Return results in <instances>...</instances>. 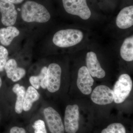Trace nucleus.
<instances>
[{
    "label": "nucleus",
    "mask_w": 133,
    "mask_h": 133,
    "mask_svg": "<svg viewBox=\"0 0 133 133\" xmlns=\"http://www.w3.org/2000/svg\"><path fill=\"white\" fill-rule=\"evenodd\" d=\"M8 52L4 46L0 45V72L3 71L6 63Z\"/></svg>",
    "instance_id": "aec40b11"
},
{
    "label": "nucleus",
    "mask_w": 133,
    "mask_h": 133,
    "mask_svg": "<svg viewBox=\"0 0 133 133\" xmlns=\"http://www.w3.org/2000/svg\"><path fill=\"white\" fill-rule=\"evenodd\" d=\"M132 86V81L129 75L126 74L121 75L114 87V102L118 104L124 102L130 94Z\"/></svg>",
    "instance_id": "7ed1b4c3"
},
{
    "label": "nucleus",
    "mask_w": 133,
    "mask_h": 133,
    "mask_svg": "<svg viewBox=\"0 0 133 133\" xmlns=\"http://www.w3.org/2000/svg\"><path fill=\"white\" fill-rule=\"evenodd\" d=\"M40 98V94L36 89L32 86L29 87L25 93L23 104V110L27 112L31 109L33 103Z\"/></svg>",
    "instance_id": "2eb2a0df"
},
{
    "label": "nucleus",
    "mask_w": 133,
    "mask_h": 133,
    "mask_svg": "<svg viewBox=\"0 0 133 133\" xmlns=\"http://www.w3.org/2000/svg\"><path fill=\"white\" fill-rule=\"evenodd\" d=\"M22 19L27 22L44 23L49 21L51 16L46 8L35 2L28 1L22 7Z\"/></svg>",
    "instance_id": "f257e3e1"
},
{
    "label": "nucleus",
    "mask_w": 133,
    "mask_h": 133,
    "mask_svg": "<svg viewBox=\"0 0 133 133\" xmlns=\"http://www.w3.org/2000/svg\"><path fill=\"white\" fill-rule=\"evenodd\" d=\"M101 133H126L125 128L122 124L114 123L110 124Z\"/></svg>",
    "instance_id": "6ab92c4d"
},
{
    "label": "nucleus",
    "mask_w": 133,
    "mask_h": 133,
    "mask_svg": "<svg viewBox=\"0 0 133 133\" xmlns=\"http://www.w3.org/2000/svg\"><path fill=\"white\" fill-rule=\"evenodd\" d=\"M83 32L76 29H68L59 30L55 33L52 42L56 46L62 48L74 46L83 40Z\"/></svg>",
    "instance_id": "f03ea898"
},
{
    "label": "nucleus",
    "mask_w": 133,
    "mask_h": 133,
    "mask_svg": "<svg viewBox=\"0 0 133 133\" xmlns=\"http://www.w3.org/2000/svg\"><path fill=\"white\" fill-rule=\"evenodd\" d=\"M14 92L17 95L15 111L17 114H20L23 111V104L26 90L24 86L16 84L12 88Z\"/></svg>",
    "instance_id": "a211bd4d"
},
{
    "label": "nucleus",
    "mask_w": 133,
    "mask_h": 133,
    "mask_svg": "<svg viewBox=\"0 0 133 133\" xmlns=\"http://www.w3.org/2000/svg\"><path fill=\"white\" fill-rule=\"evenodd\" d=\"M0 119H1V118H0Z\"/></svg>",
    "instance_id": "393cba45"
},
{
    "label": "nucleus",
    "mask_w": 133,
    "mask_h": 133,
    "mask_svg": "<svg viewBox=\"0 0 133 133\" xmlns=\"http://www.w3.org/2000/svg\"><path fill=\"white\" fill-rule=\"evenodd\" d=\"M62 69L56 63L51 64L48 68L47 89L54 93L59 90L61 85Z\"/></svg>",
    "instance_id": "0eeeda50"
},
{
    "label": "nucleus",
    "mask_w": 133,
    "mask_h": 133,
    "mask_svg": "<svg viewBox=\"0 0 133 133\" xmlns=\"http://www.w3.org/2000/svg\"><path fill=\"white\" fill-rule=\"evenodd\" d=\"M86 64L87 68L92 77L98 78L104 77L105 72L101 66L95 52L90 51L87 53Z\"/></svg>",
    "instance_id": "9b49d317"
},
{
    "label": "nucleus",
    "mask_w": 133,
    "mask_h": 133,
    "mask_svg": "<svg viewBox=\"0 0 133 133\" xmlns=\"http://www.w3.org/2000/svg\"><path fill=\"white\" fill-rule=\"evenodd\" d=\"M19 34L20 31L14 26L0 29V43L3 45L8 46Z\"/></svg>",
    "instance_id": "4468645a"
},
{
    "label": "nucleus",
    "mask_w": 133,
    "mask_h": 133,
    "mask_svg": "<svg viewBox=\"0 0 133 133\" xmlns=\"http://www.w3.org/2000/svg\"><path fill=\"white\" fill-rule=\"evenodd\" d=\"M122 58L127 62L133 60V36L126 38L122 45L120 49Z\"/></svg>",
    "instance_id": "f3484780"
},
{
    "label": "nucleus",
    "mask_w": 133,
    "mask_h": 133,
    "mask_svg": "<svg viewBox=\"0 0 133 133\" xmlns=\"http://www.w3.org/2000/svg\"><path fill=\"white\" fill-rule=\"evenodd\" d=\"M91 98L96 104H109L114 101L113 91L107 86L98 85L93 91Z\"/></svg>",
    "instance_id": "6e6552de"
},
{
    "label": "nucleus",
    "mask_w": 133,
    "mask_h": 133,
    "mask_svg": "<svg viewBox=\"0 0 133 133\" xmlns=\"http://www.w3.org/2000/svg\"><path fill=\"white\" fill-rule=\"evenodd\" d=\"M47 71L48 67L44 66L41 70L40 74L37 76L30 77L29 81L34 88L36 90L42 87L44 89L47 88Z\"/></svg>",
    "instance_id": "dca6fc26"
},
{
    "label": "nucleus",
    "mask_w": 133,
    "mask_h": 133,
    "mask_svg": "<svg viewBox=\"0 0 133 133\" xmlns=\"http://www.w3.org/2000/svg\"><path fill=\"white\" fill-rule=\"evenodd\" d=\"M1 22L4 26H13L16 22L17 12L14 3L6 0H0Z\"/></svg>",
    "instance_id": "1a4fd4ad"
},
{
    "label": "nucleus",
    "mask_w": 133,
    "mask_h": 133,
    "mask_svg": "<svg viewBox=\"0 0 133 133\" xmlns=\"http://www.w3.org/2000/svg\"><path fill=\"white\" fill-rule=\"evenodd\" d=\"M2 85V80L1 78L0 77V88L1 87Z\"/></svg>",
    "instance_id": "b1692460"
},
{
    "label": "nucleus",
    "mask_w": 133,
    "mask_h": 133,
    "mask_svg": "<svg viewBox=\"0 0 133 133\" xmlns=\"http://www.w3.org/2000/svg\"><path fill=\"white\" fill-rule=\"evenodd\" d=\"M9 133H26V131L23 128L15 126L10 129Z\"/></svg>",
    "instance_id": "4be33fe9"
},
{
    "label": "nucleus",
    "mask_w": 133,
    "mask_h": 133,
    "mask_svg": "<svg viewBox=\"0 0 133 133\" xmlns=\"http://www.w3.org/2000/svg\"><path fill=\"white\" fill-rule=\"evenodd\" d=\"M116 24L121 29H127L133 25V6L126 7L122 10L117 16Z\"/></svg>",
    "instance_id": "ddd939ff"
},
{
    "label": "nucleus",
    "mask_w": 133,
    "mask_h": 133,
    "mask_svg": "<svg viewBox=\"0 0 133 133\" xmlns=\"http://www.w3.org/2000/svg\"><path fill=\"white\" fill-rule=\"evenodd\" d=\"M79 113L77 104L67 106L65 112L64 127L66 133H76L79 129Z\"/></svg>",
    "instance_id": "39448f33"
},
{
    "label": "nucleus",
    "mask_w": 133,
    "mask_h": 133,
    "mask_svg": "<svg viewBox=\"0 0 133 133\" xmlns=\"http://www.w3.org/2000/svg\"><path fill=\"white\" fill-rule=\"evenodd\" d=\"M44 115L51 133H64V125L61 116L55 109L51 107L45 108Z\"/></svg>",
    "instance_id": "423d86ee"
},
{
    "label": "nucleus",
    "mask_w": 133,
    "mask_h": 133,
    "mask_svg": "<svg viewBox=\"0 0 133 133\" xmlns=\"http://www.w3.org/2000/svg\"><path fill=\"white\" fill-rule=\"evenodd\" d=\"M94 80L86 66L79 70L77 79V86L79 90L84 95H89L92 92V87Z\"/></svg>",
    "instance_id": "9d476101"
},
{
    "label": "nucleus",
    "mask_w": 133,
    "mask_h": 133,
    "mask_svg": "<svg viewBox=\"0 0 133 133\" xmlns=\"http://www.w3.org/2000/svg\"><path fill=\"white\" fill-rule=\"evenodd\" d=\"M4 69L8 77L13 82L19 81L26 74V70L23 68L18 67L16 61L14 59L8 60Z\"/></svg>",
    "instance_id": "f8f14e48"
},
{
    "label": "nucleus",
    "mask_w": 133,
    "mask_h": 133,
    "mask_svg": "<svg viewBox=\"0 0 133 133\" xmlns=\"http://www.w3.org/2000/svg\"><path fill=\"white\" fill-rule=\"evenodd\" d=\"M34 133H48L44 122L42 120L38 119L34 122L32 126Z\"/></svg>",
    "instance_id": "412c9836"
},
{
    "label": "nucleus",
    "mask_w": 133,
    "mask_h": 133,
    "mask_svg": "<svg viewBox=\"0 0 133 133\" xmlns=\"http://www.w3.org/2000/svg\"><path fill=\"white\" fill-rule=\"evenodd\" d=\"M14 4H19L22 2L24 0H6Z\"/></svg>",
    "instance_id": "5701e85b"
},
{
    "label": "nucleus",
    "mask_w": 133,
    "mask_h": 133,
    "mask_svg": "<svg viewBox=\"0 0 133 133\" xmlns=\"http://www.w3.org/2000/svg\"><path fill=\"white\" fill-rule=\"evenodd\" d=\"M65 10L70 14L77 15L83 20L90 17L91 12L86 0H62Z\"/></svg>",
    "instance_id": "20e7f679"
}]
</instances>
